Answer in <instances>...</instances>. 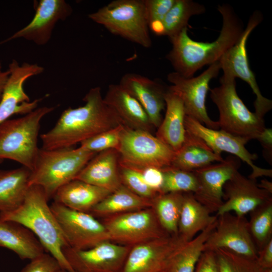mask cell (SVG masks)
<instances>
[{"mask_svg":"<svg viewBox=\"0 0 272 272\" xmlns=\"http://www.w3.org/2000/svg\"><path fill=\"white\" fill-rule=\"evenodd\" d=\"M85 104L65 109L55 125L40 135L42 149L73 147L78 143L121 124L105 103L100 87L91 88L83 98Z\"/></svg>","mask_w":272,"mask_h":272,"instance_id":"obj_1","label":"cell"},{"mask_svg":"<svg viewBox=\"0 0 272 272\" xmlns=\"http://www.w3.org/2000/svg\"><path fill=\"white\" fill-rule=\"evenodd\" d=\"M218 11L223 19L218 37L211 42L196 41L189 37L187 28L170 39L172 46L166 55L175 72L186 78L208 64L219 61L224 54L241 36L244 29L242 20L229 5H219Z\"/></svg>","mask_w":272,"mask_h":272,"instance_id":"obj_2","label":"cell"},{"mask_svg":"<svg viewBox=\"0 0 272 272\" xmlns=\"http://www.w3.org/2000/svg\"><path fill=\"white\" fill-rule=\"evenodd\" d=\"M48 201L41 187L30 185L22 204L12 211L0 212V219L15 222L29 229L62 269L76 272L63 253V249L69 245Z\"/></svg>","mask_w":272,"mask_h":272,"instance_id":"obj_3","label":"cell"},{"mask_svg":"<svg viewBox=\"0 0 272 272\" xmlns=\"http://www.w3.org/2000/svg\"><path fill=\"white\" fill-rule=\"evenodd\" d=\"M96 154L80 146L75 149L41 148L30 172L29 185L41 187L49 200L61 187L75 179Z\"/></svg>","mask_w":272,"mask_h":272,"instance_id":"obj_4","label":"cell"},{"mask_svg":"<svg viewBox=\"0 0 272 272\" xmlns=\"http://www.w3.org/2000/svg\"><path fill=\"white\" fill-rule=\"evenodd\" d=\"M55 107H37L22 117L9 119L0 125V160L9 159L31 171L39 151L38 137L41 119Z\"/></svg>","mask_w":272,"mask_h":272,"instance_id":"obj_5","label":"cell"},{"mask_svg":"<svg viewBox=\"0 0 272 272\" xmlns=\"http://www.w3.org/2000/svg\"><path fill=\"white\" fill-rule=\"evenodd\" d=\"M219 112V128L247 142L257 139L266 127L263 118L248 110L238 95L235 78L223 76L220 85L210 90Z\"/></svg>","mask_w":272,"mask_h":272,"instance_id":"obj_6","label":"cell"},{"mask_svg":"<svg viewBox=\"0 0 272 272\" xmlns=\"http://www.w3.org/2000/svg\"><path fill=\"white\" fill-rule=\"evenodd\" d=\"M88 17L113 35L145 48L152 45L145 0L113 1Z\"/></svg>","mask_w":272,"mask_h":272,"instance_id":"obj_7","label":"cell"},{"mask_svg":"<svg viewBox=\"0 0 272 272\" xmlns=\"http://www.w3.org/2000/svg\"><path fill=\"white\" fill-rule=\"evenodd\" d=\"M120 162L137 169L171 166L175 152L151 132L124 126L117 150Z\"/></svg>","mask_w":272,"mask_h":272,"instance_id":"obj_8","label":"cell"},{"mask_svg":"<svg viewBox=\"0 0 272 272\" xmlns=\"http://www.w3.org/2000/svg\"><path fill=\"white\" fill-rule=\"evenodd\" d=\"M101 222L110 241L125 246L170 236L160 224L152 207L108 216Z\"/></svg>","mask_w":272,"mask_h":272,"instance_id":"obj_9","label":"cell"},{"mask_svg":"<svg viewBox=\"0 0 272 272\" xmlns=\"http://www.w3.org/2000/svg\"><path fill=\"white\" fill-rule=\"evenodd\" d=\"M263 16L259 11H255L250 17L246 28L238 41L229 48L219 61L223 76L239 78L246 82L256 95L254 102L255 113L263 118L272 108V101L262 96L254 74L249 65L246 43L252 31L262 22Z\"/></svg>","mask_w":272,"mask_h":272,"instance_id":"obj_10","label":"cell"},{"mask_svg":"<svg viewBox=\"0 0 272 272\" xmlns=\"http://www.w3.org/2000/svg\"><path fill=\"white\" fill-rule=\"evenodd\" d=\"M220 70L218 61L196 77L186 78L175 72L167 76L168 81L172 84L169 88L182 99L186 115L217 130L219 128L218 122L209 116L206 103L210 82L218 75Z\"/></svg>","mask_w":272,"mask_h":272,"instance_id":"obj_11","label":"cell"},{"mask_svg":"<svg viewBox=\"0 0 272 272\" xmlns=\"http://www.w3.org/2000/svg\"><path fill=\"white\" fill-rule=\"evenodd\" d=\"M50 207L71 248L85 250L110 240L104 225L90 213L75 211L55 201Z\"/></svg>","mask_w":272,"mask_h":272,"instance_id":"obj_12","label":"cell"},{"mask_svg":"<svg viewBox=\"0 0 272 272\" xmlns=\"http://www.w3.org/2000/svg\"><path fill=\"white\" fill-rule=\"evenodd\" d=\"M187 242L178 236H167L131 247L121 272H160Z\"/></svg>","mask_w":272,"mask_h":272,"instance_id":"obj_13","label":"cell"},{"mask_svg":"<svg viewBox=\"0 0 272 272\" xmlns=\"http://www.w3.org/2000/svg\"><path fill=\"white\" fill-rule=\"evenodd\" d=\"M9 76L0 100V125L15 114L25 115L38 107L42 99L30 101L24 90L25 82L30 78L41 74L43 66L24 62L20 64L13 59L9 65Z\"/></svg>","mask_w":272,"mask_h":272,"instance_id":"obj_14","label":"cell"},{"mask_svg":"<svg viewBox=\"0 0 272 272\" xmlns=\"http://www.w3.org/2000/svg\"><path fill=\"white\" fill-rule=\"evenodd\" d=\"M214 230L204 245V251L225 249L244 257L256 260L258 251L250 234L245 217L230 212L217 217Z\"/></svg>","mask_w":272,"mask_h":272,"instance_id":"obj_15","label":"cell"},{"mask_svg":"<svg viewBox=\"0 0 272 272\" xmlns=\"http://www.w3.org/2000/svg\"><path fill=\"white\" fill-rule=\"evenodd\" d=\"M131 246L105 241L85 250L63 249L76 272H121Z\"/></svg>","mask_w":272,"mask_h":272,"instance_id":"obj_16","label":"cell"},{"mask_svg":"<svg viewBox=\"0 0 272 272\" xmlns=\"http://www.w3.org/2000/svg\"><path fill=\"white\" fill-rule=\"evenodd\" d=\"M184 126L186 130L203 140L215 153L221 155L223 152H227L246 162L252 169L248 178L256 179L262 176L272 177L271 169L262 168L254 165L253 161L257 158V156L246 149L245 145L248 142L246 140L221 129L208 128L186 115Z\"/></svg>","mask_w":272,"mask_h":272,"instance_id":"obj_17","label":"cell"},{"mask_svg":"<svg viewBox=\"0 0 272 272\" xmlns=\"http://www.w3.org/2000/svg\"><path fill=\"white\" fill-rule=\"evenodd\" d=\"M241 166V160L231 155L219 163L211 164L192 171L197 181L195 198L211 213L217 212L223 204V186Z\"/></svg>","mask_w":272,"mask_h":272,"instance_id":"obj_18","label":"cell"},{"mask_svg":"<svg viewBox=\"0 0 272 272\" xmlns=\"http://www.w3.org/2000/svg\"><path fill=\"white\" fill-rule=\"evenodd\" d=\"M34 6L35 13L29 23L0 42V45L21 38L38 45H45L50 39L57 22L65 20L73 12L71 6L64 0H40Z\"/></svg>","mask_w":272,"mask_h":272,"instance_id":"obj_19","label":"cell"},{"mask_svg":"<svg viewBox=\"0 0 272 272\" xmlns=\"http://www.w3.org/2000/svg\"><path fill=\"white\" fill-rule=\"evenodd\" d=\"M272 199V194L259 188L256 179L246 177L235 172L223 186V204L216 212L217 217L234 212L245 217L258 206Z\"/></svg>","mask_w":272,"mask_h":272,"instance_id":"obj_20","label":"cell"},{"mask_svg":"<svg viewBox=\"0 0 272 272\" xmlns=\"http://www.w3.org/2000/svg\"><path fill=\"white\" fill-rule=\"evenodd\" d=\"M119 84L133 96L143 106L155 128L162 121L167 89L160 83L135 73L124 75Z\"/></svg>","mask_w":272,"mask_h":272,"instance_id":"obj_21","label":"cell"},{"mask_svg":"<svg viewBox=\"0 0 272 272\" xmlns=\"http://www.w3.org/2000/svg\"><path fill=\"white\" fill-rule=\"evenodd\" d=\"M103 99L124 126L150 132L155 128L141 104L119 84L110 85Z\"/></svg>","mask_w":272,"mask_h":272,"instance_id":"obj_22","label":"cell"},{"mask_svg":"<svg viewBox=\"0 0 272 272\" xmlns=\"http://www.w3.org/2000/svg\"><path fill=\"white\" fill-rule=\"evenodd\" d=\"M120 156L116 149L96 154L75 179L105 188L111 192L121 184L119 173Z\"/></svg>","mask_w":272,"mask_h":272,"instance_id":"obj_23","label":"cell"},{"mask_svg":"<svg viewBox=\"0 0 272 272\" xmlns=\"http://www.w3.org/2000/svg\"><path fill=\"white\" fill-rule=\"evenodd\" d=\"M166 112L157 128L156 137L175 153L182 146L185 137V112L181 98L169 87L164 97Z\"/></svg>","mask_w":272,"mask_h":272,"instance_id":"obj_24","label":"cell"},{"mask_svg":"<svg viewBox=\"0 0 272 272\" xmlns=\"http://www.w3.org/2000/svg\"><path fill=\"white\" fill-rule=\"evenodd\" d=\"M111 191L86 182L74 179L55 193L53 201L79 212L90 213Z\"/></svg>","mask_w":272,"mask_h":272,"instance_id":"obj_25","label":"cell"},{"mask_svg":"<svg viewBox=\"0 0 272 272\" xmlns=\"http://www.w3.org/2000/svg\"><path fill=\"white\" fill-rule=\"evenodd\" d=\"M0 246L13 251L22 259H33L45 251L29 229L20 223L1 219Z\"/></svg>","mask_w":272,"mask_h":272,"instance_id":"obj_26","label":"cell"},{"mask_svg":"<svg viewBox=\"0 0 272 272\" xmlns=\"http://www.w3.org/2000/svg\"><path fill=\"white\" fill-rule=\"evenodd\" d=\"M223 160L221 155L215 153L203 140L186 129L184 142L175 153L171 166L192 172Z\"/></svg>","mask_w":272,"mask_h":272,"instance_id":"obj_27","label":"cell"},{"mask_svg":"<svg viewBox=\"0 0 272 272\" xmlns=\"http://www.w3.org/2000/svg\"><path fill=\"white\" fill-rule=\"evenodd\" d=\"M217 218L211 215L209 210L195 198L193 193H183L178 235L185 242L190 241L197 233L215 222Z\"/></svg>","mask_w":272,"mask_h":272,"instance_id":"obj_28","label":"cell"},{"mask_svg":"<svg viewBox=\"0 0 272 272\" xmlns=\"http://www.w3.org/2000/svg\"><path fill=\"white\" fill-rule=\"evenodd\" d=\"M30 172L23 166L0 169V212L12 211L22 204L29 187Z\"/></svg>","mask_w":272,"mask_h":272,"instance_id":"obj_29","label":"cell"},{"mask_svg":"<svg viewBox=\"0 0 272 272\" xmlns=\"http://www.w3.org/2000/svg\"><path fill=\"white\" fill-rule=\"evenodd\" d=\"M152 199L141 197L121 184L95 206L89 213L105 217L151 207Z\"/></svg>","mask_w":272,"mask_h":272,"instance_id":"obj_30","label":"cell"},{"mask_svg":"<svg viewBox=\"0 0 272 272\" xmlns=\"http://www.w3.org/2000/svg\"><path fill=\"white\" fill-rule=\"evenodd\" d=\"M183 200L182 192L160 193L152 199L151 207L160 224L170 236H178Z\"/></svg>","mask_w":272,"mask_h":272,"instance_id":"obj_31","label":"cell"},{"mask_svg":"<svg viewBox=\"0 0 272 272\" xmlns=\"http://www.w3.org/2000/svg\"><path fill=\"white\" fill-rule=\"evenodd\" d=\"M217 220L186 243L173 259L168 268L170 272H194L204 250V245L217 225Z\"/></svg>","mask_w":272,"mask_h":272,"instance_id":"obj_32","label":"cell"},{"mask_svg":"<svg viewBox=\"0 0 272 272\" xmlns=\"http://www.w3.org/2000/svg\"><path fill=\"white\" fill-rule=\"evenodd\" d=\"M206 11L203 5L191 0H176L163 21L164 35L169 39L187 27L190 18Z\"/></svg>","mask_w":272,"mask_h":272,"instance_id":"obj_33","label":"cell"},{"mask_svg":"<svg viewBox=\"0 0 272 272\" xmlns=\"http://www.w3.org/2000/svg\"><path fill=\"white\" fill-rule=\"evenodd\" d=\"M249 213V231L259 251L272 239V199L258 206Z\"/></svg>","mask_w":272,"mask_h":272,"instance_id":"obj_34","label":"cell"},{"mask_svg":"<svg viewBox=\"0 0 272 272\" xmlns=\"http://www.w3.org/2000/svg\"><path fill=\"white\" fill-rule=\"evenodd\" d=\"M163 182L160 193L169 192L194 193L197 181L192 172L186 171L171 166L162 168Z\"/></svg>","mask_w":272,"mask_h":272,"instance_id":"obj_35","label":"cell"},{"mask_svg":"<svg viewBox=\"0 0 272 272\" xmlns=\"http://www.w3.org/2000/svg\"><path fill=\"white\" fill-rule=\"evenodd\" d=\"M216 253L219 272H264L256 260L250 259L232 251L219 249Z\"/></svg>","mask_w":272,"mask_h":272,"instance_id":"obj_36","label":"cell"},{"mask_svg":"<svg viewBox=\"0 0 272 272\" xmlns=\"http://www.w3.org/2000/svg\"><path fill=\"white\" fill-rule=\"evenodd\" d=\"M119 173L122 184L138 195L152 199L160 194L147 184L138 169L120 162Z\"/></svg>","mask_w":272,"mask_h":272,"instance_id":"obj_37","label":"cell"},{"mask_svg":"<svg viewBox=\"0 0 272 272\" xmlns=\"http://www.w3.org/2000/svg\"><path fill=\"white\" fill-rule=\"evenodd\" d=\"M123 127V124H119L82 142L80 147L96 153L109 149L117 150Z\"/></svg>","mask_w":272,"mask_h":272,"instance_id":"obj_38","label":"cell"},{"mask_svg":"<svg viewBox=\"0 0 272 272\" xmlns=\"http://www.w3.org/2000/svg\"><path fill=\"white\" fill-rule=\"evenodd\" d=\"M176 0H145L149 27L156 35H163V21Z\"/></svg>","mask_w":272,"mask_h":272,"instance_id":"obj_39","label":"cell"},{"mask_svg":"<svg viewBox=\"0 0 272 272\" xmlns=\"http://www.w3.org/2000/svg\"><path fill=\"white\" fill-rule=\"evenodd\" d=\"M61 268L54 257L48 253H44L31 259L20 272H58Z\"/></svg>","mask_w":272,"mask_h":272,"instance_id":"obj_40","label":"cell"},{"mask_svg":"<svg viewBox=\"0 0 272 272\" xmlns=\"http://www.w3.org/2000/svg\"><path fill=\"white\" fill-rule=\"evenodd\" d=\"M137 169L141 173L147 184L153 189L160 193L163 182L162 169L149 167Z\"/></svg>","mask_w":272,"mask_h":272,"instance_id":"obj_41","label":"cell"},{"mask_svg":"<svg viewBox=\"0 0 272 272\" xmlns=\"http://www.w3.org/2000/svg\"><path fill=\"white\" fill-rule=\"evenodd\" d=\"M194 272H219L216 252L210 250L203 251Z\"/></svg>","mask_w":272,"mask_h":272,"instance_id":"obj_42","label":"cell"},{"mask_svg":"<svg viewBox=\"0 0 272 272\" xmlns=\"http://www.w3.org/2000/svg\"><path fill=\"white\" fill-rule=\"evenodd\" d=\"M263 148V155L269 164L272 163V129L265 127L256 139Z\"/></svg>","mask_w":272,"mask_h":272,"instance_id":"obj_43","label":"cell"},{"mask_svg":"<svg viewBox=\"0 0 272 272\" xmlns=\"http://www.w3.org/2000/svg\"><path fill=\"white\" fill-rule=\"evenodd\" d=\"M256 260L263 269L272 268V239L258 251Z\"/></svg>","mask_w":272,"mask_h":272,"instance_id":"obj_44","label":"cell"},{"mask_svg":"<svg viewBox=\"0 0 272 272\" xmlns=\"http://www.w3.org/2000/svg\"><path fill=\"white\" fill-rule=\"evenodd\" d=\"M9 76V71L4 70L0 62V100L1 99L5 84Z\"/></svg>","mask_w":272,"mask_h":272,"instance_id":"obj_45","label":"cell"},{"mask_svg":"<svg viewBox=\"0 0 272 272\" xmlns=\"http://www.w3.org/2000/svg\"><path fill=\"white\" fill-rule=\"evenodd\" d=\"M257 186L272 194V183L268 180L262 179L260 180V183H257Z\"/></svg>","mask_w":272,"mask_h":272,"instance_id":"obj_46","label":"cell"},{"mask_svg":"<svg viewBox=\"0 0 272 272\" xmlns=\"http://www.w3.org/2000/svg\"><path fill=\"white\" fill-rule=\"evenodd\" d=\"M264 272H272V268L265 269Z\"/></svg>","mask_w":272,"mask_h":272,"instance_id":"obj_47","label":"cell"},{"mask_svg":"<svg viewBox=\"0 0 272 272\" xmlns=\"http://www.w3.org/2000/svg\"><path fill=\"white\" fill-rule=\"evenodd\" d=\"M58 272H69L68 271L61 268Z\"/></svg>","mask_w":272,"mask_h":272,"instance_id":"obj_48","label":"cell"},{"mask_svg":"<svg viewBox=\"0 0 272 272\" xmlns=\"http://www.w3.org/2000/svg\"><path fill=\"white\" fill-rule=\"evenodd\" d=\"M160 272H170V271H169V268H167V269H165V270H164L163 271H161Z\"/></svg>","mask_w":272,"mask_h":272,"instance_id":"obj_49","label":"cell"},{"mask_svg":"<svg viewBox=\"0 0 272 272\" xmlns=\"http://www.w3.org/2000/svg\"><path fill=\"white\" fill-rule=\"evenodd\" d=\"M4 160H0V164L2 163Z\"/></svg>","mask_w":272,"mask_h":272,"instance_id":"obj_50","label":"cell"}]
</instances>
